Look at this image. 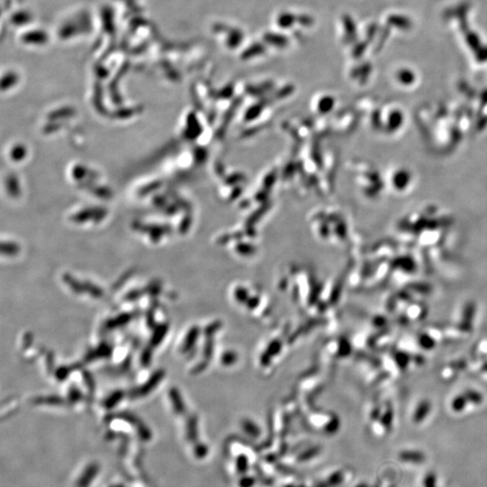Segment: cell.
Returning a JSON list of instances; mask_svg holds the SVG:
<instances>
[{"label": "cell", "mask_w": 487, "mask_h": 487, "mask_svg": "<svg viewBox=\"0 0 487 487\" xmlns=\"http://www.w3.org/2000/svg\"><path fill=\"white\" fill-rule=\"evenodd\" d=\"M475 314V305L474 303H468L463 311L462 318L458 324V328L461 331H470L473 326V320Z\"/></svg>", "instance_id": "6da1fadb"}, {"label": "cell", "mask_w": 487, "mask_h": 487, "mask_svg": "<svg viewBox=\"0 0 487 487\" xmlns=\"http://www.w3.org/2000/svg\"><path fill=\"white\" fill-rule=\"evenodd\" d=\"M430 409H431V404L428 401L420 402L418 405V407L416 408L415 412H414V416H413L414 420L417 422L422 421L428 415V413L430 412Z\"/></svg>", "instance_id": "7a4b0ae2"}, {"label": "cell", "mask_w": 487, "mask_h": 487, "mask_svg": "<svg viewBox=\"0 0 487 487\" xmlns=\"http://www.w3.org/2000/svg\"><path fill=\"white\" fill-rule=\"evenodd\" d=\"M467 403H468V401L466 399L465 395H458V396H456V397L454 398L453 401H452L451 407H452L453 411H455V412H460L466 408Z\"/></svg>", "instance_id": "3957f363"}, {"label": "cell", "mask_w": 487, "mask_h": 487, "mask_svg": "<svg viewBox=\"0 0 487 487\" xmlns=\"http://www.w3.org/2000/svg\"><path fill=\"white\" fill-rule=\"evenodd\" d=\"M419 344L420 345V347L423 349H426V350H430L432 349L434 347H435V339L433 338L432 336H429L428 334H422L420 335V338H419Z\"/></svg>", "instance_id": "277c9868"}, {"label": "cell", "mask_w": 487, "mask_h": 487, "mask_svg": "<svg viewBox=\"0 0 487 487\" xmlns=\"http://www.w3.org/2000/svg\"><path fill=\"white\" fill-rule=\"evenodd\" d=\"M410 361H411V357L405 352L400 351L395 355V362L400 368H402V369H405L407 367V365H409Z\"/></svg>", "instance_id": "5b68a950"}, {"label": "cell", "mask_w": 487, "mask_h": 487, "mask_svg": "<svg viewBox=\"0 0 487 487\" xmlns=\"http://www.w3.org/2000/svg\"><path fill=\"white\" fill-rule=\"evenodd\" d=\"M464 395L466 396V399L469 403H474V404H480L483 402V396L476 391H466L464 393Z\"/></svg>", "instance_id": "8992f818"}, {"label": "cell", "mask_w": 487, "mask_h": 487, "mask_svg": "<svg viewBox=\"0 0 487 487\" xmlns=\"http://www.w3.org/2000/svg\"><path fill=\"white\" fill-rule=\"evenodd\" d=\"M411 288L410 290H415L417 293H421V294H428V291L430 290L429 287L428 285H425V284H420V285L414 286L411 285Z\"/></svg>", "instance_id": "52a82bcc"}, {"label": "cell", "mask_w": 487, "mask_h": 487, "mask_svg": "<svg viewBox=\"0 0 487 487\" xmlns=\"http://www.w3.org/2000/svg\"><path fill=\"white\" fill-rule=\"evenodd\" d=\"M483 369L484 370V371H487V363L486 364H484V365H483Z\"/></svg>", "instance_id": "ba28073f"}]
</instances>
